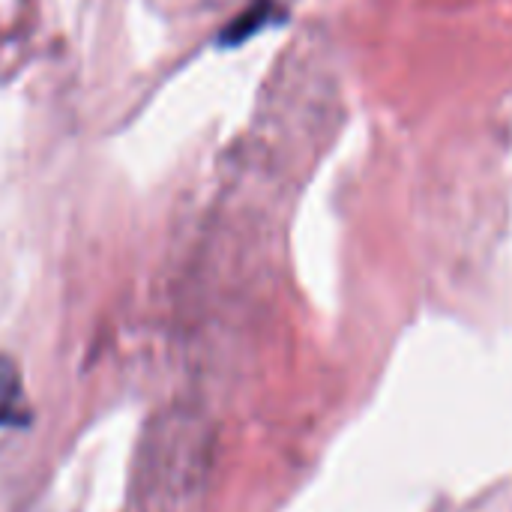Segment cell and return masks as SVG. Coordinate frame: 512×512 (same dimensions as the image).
<instances>
[{
    "mask_svg": "<svg viewBox=\"0 0 512 512\" xmlns=\"http://www.w3.org/2000/svg\"><path fill=\"white\" fill-rule=\"evenodd\" d=\"M27 417L21 372L12 357L0 354V426H24Z\"/></svg>",
    "mask_w": 512,
    "mask_h": 512,
    "instance_id": "1",
    "label": "cell"
}]
</instances>
